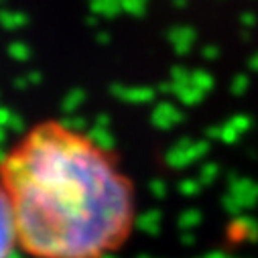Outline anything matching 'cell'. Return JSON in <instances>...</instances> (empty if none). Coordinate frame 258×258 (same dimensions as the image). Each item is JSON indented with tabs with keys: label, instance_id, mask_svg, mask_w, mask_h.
Listing matches in <instances>:
<instances>
[{
	"label": "cell",
	"instance_id": "obj_1",
	"mask_svg": "<svg viewBox=\"0 0 258 258\" xmlns=\"http://www.w3.org/2000/svg\"><path fill=\"white\" fill-rule=\"evenodd\" d=\"M0 183L29 258H110L139 226V189L122 159L59 118L21 135L0 159Z\"/></svg>",
	"mask_w": 258,
	"mask_h": 258
},
{
	"label": "cell",
	"instance_id": "obj_2",
	"mask_svg": "<svg viewBox=\"0 0 258 258\" xmlns=\"http://www.w3.org/2000/svg\"><path fill=\"white\" fill-rule=\"evenodd\" d=\"M17 248L19 242H17V228H15L11 202L3 183H0V258H11Z\"/></svg>",
	"mask_w": 258,
	"mask_h": 258
}]
</instances>
